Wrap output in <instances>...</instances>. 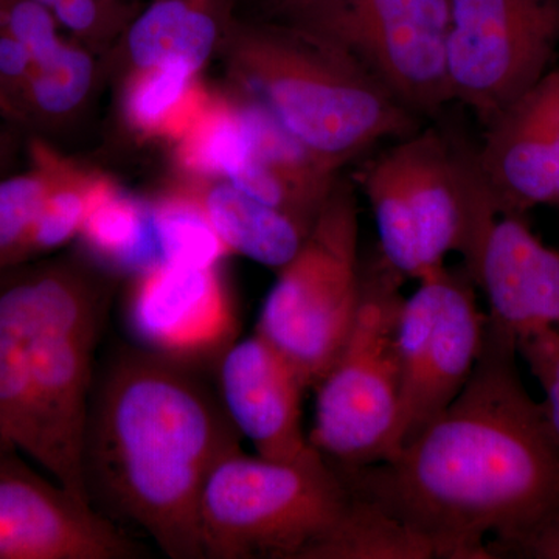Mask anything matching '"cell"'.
Instances as JSON below:
<instances>
[{
    "label": "cell",
    "instance_id": "cell-1",
    "mask_svg": "<svg viewBox=\"0 0 559 559\" xmlns=\"http://www.w3.org/2000/svg\"><path fill=\"white\" fill-rule=\"evenodd\" d=\"M516 353L487 320L476 367L439 417L384 462L336 466L433 558H492L559 511V437L522 384Z\"/></svg>",
    "mask_w": 559,
    "mask_h": 559
},
{
    "label": "cell",
    "instance_id": "cell-2",
    "mask_svg": "<svg viewBox=\"0 0 559 559\" xmlns=\"http://www.w3.org/2000/svg\"><path fill=\"white\" fill-rule=\"evenodd\" d=\"M241 433L183 364L146 349L112 360L92 390L87 488L171 559H201L200 503Z\"/></svg>",
    "mask_w": 559,
    "mask_h": 559
},
{
    "label": "cell",
    "instance_id": "cell-3",
    "mask_svg": "<svg viewBox=\"0 0 559 559\" xmlns=\"http://www.w3.org/2000/svg\"><path fill=\"white\" fill-rule=\"evenodd\" d=\"M221 49L237 92L270 110L331 173L382 139L417 132L409 108L353 58L319 40L234 14Z\"/></svg>",
    "mask_w": 559,
    "mask_h": 559
},
{
    "label": "cell",
    "instance_id": "cell-4",
    "mask_svg": "<svg viewBox=\"0 0 559 559\" xmlns=\"http://www.w3.org/2000/svg\"><path fill=\"white\" fill-rule=\"evenodd\" d=\"M105 305L97 275L75 261H27L0 272V336L20 349L31 382L38 466L87 502L84 447Z\"/></svg>",
    "mask_w": 559,
    "mask_h": 559
},
{
    "label": "cell",
    "instance_id": "cell-5",
    "mask_svg": "<svg viewBox=\"0 0 559 559\" xmlns=\"http://www.w3.org/2000/svg\"><path fill=\"white\" fill-rule=\"evenodd\" d=\"M358 495L336 466L250 457L237 451L210 474L200 503L210 559H323Z\"/></svg>",
    "mask_w": 559,
    "mask_h": 559
},
{
    "label": "cell",
    "instance_id": "cell-6",
    "mask_svg": "<svg viewBox=\"0 0 559 559\" xmlns=\"http://www.w3.org/2000/svg\"><path fill=\"white\" fill-rule=\"evenodd\" d=\"M364 191L381 255L418 282L444 267L448 253L469 263L500 213L476 157L463 156L433 130L414 132L378 157L364 176Z\"/></svg>",
    "mask_w": 559,
    "mask_h": 559
},
{
    "label": "cell",
    "instance_id": "cell-7",
    "mask_svg": "<svg viewBox=\"0 0 559 559\" xmlns=\"http://www.w3.org/2000/svg\"><path fill=\"white\" fill-rule=\"evenodd\" d=\"M267 22L353 58L412 112L452 100L447 68L450 0H271Z\"/></svg>",
    "mask_w": 559,
    "mask_h": 559
},
{
    "label": "cell",
    "instance_id": "cell-8",
    "mask_svg": "<svg viewBox=\"0 0 559 559\" xmlns=\"http://www.w3.org/2000/svg\"><path fill=\"white\" fill-rule=\"evenodd\" d=\"M403 275L381 259L360 271L359 307L347 340L316 385L310 443L331 465L381 462L399 414Z\"/></svg>",
    "mask_w": 559,
    "mask_h": 559
},
{
    "label": "cell",
    "instance_id": "cell-9",
    "mask_svg": "<svg viewBox=\"0 0 559 559\" xmlns=\"http://www.w3.org/2000/svg\"><path fill=\"white\" fill-rule=\"evenodd\" d=\"M359 213L355 191L336 180L297 255L278 271L257 334L316 388L347 340L359 307Z\"/></svg>",
    "mask_w": 559,
    "mask_h": 559
},
{
    "label": "cell",
    "instance_id": "cell-10",
    "mask_svg": "<svg viewBox=\"0 0 559 559\" xmlns=\"http://www.w3.org/2000/svg\"><path fill=\"white\" fill-rule=\"evenodd\" d=\"M473 283L465 270L459 274L441 267L404 299L399 325V414L384 460L439 417L468 382L487 323Z\"/></svg>",
    "mask_w": 559,
    "mask_h": 559
},
{
    "label": "cell",
    "instance_id": "cell-11",
    "mask_svg": "<svg viewBox=\"0 0 559 559\" xmlns=\"http://www.w3.org/2000/svg\"><path fill=\"white\" fill-rule=\"evenodd\" d=\"M559 43V0H450L452 100L485 123L547 73Z\"/></svg>",
    "mask_w": 559,
    "mask_h": 559
},
{
    "label": "cell",
    "instance_id": "cell-12",
    "mask_svg": "<svg viewBox=\"0 0 559 559\" xmlns=\"http://www.w3.org/2000/svg\"><path fill=\"white\" fill-rule=\"evenodd\" d=\"M140 549L94 503L0 443V559H130Z\"/></svg>",
    "mask_w": 559,
    "mask_h": 559
},
{
    "label": "cell",
    "instance_id": "cell-13",
    "mask_svg": "<svg viewBox=\"0 0 559 559\" xmlns=\"http://www.w3.org/2000/svg\"><path fill=\"white\" fill-rule=\"evenodd\" d=\"M124 322L140 348L183 366L219 359L238 334L237 307L219 266L159 261L132 275Z\"/></svg>",
    "mask_w": 559,
    "mask_h": 559
},
{
    "label": "cell",
    "instance_id": "cell-14",
    "mask_svg": "<svg viewBox=\"0 0 559 559\" xmlns=\"http://www.w3.org/2000/svg\"><path fill=\"white\" fill-rule=\"evenodd\" d=\"M476 162L500 213L559 205V70L489 121Z\"/></svg>",
    "mask_w": 559,
    "mask_h": 559
},
{
    "label": "cell",
    "instance_id": "cell-15",
    "mask_svg": "<svg viewBox=\"0 0 559 559\" xmlns=\"http://www.w3.org/2000/svg\"><path fill=\"white\" fill-rule=\"evenodd\" d=\"M218 362L221 403L259 457L283 463L319 457L301 426L307 385L277 348L255 333L235 341Z\"/></svg>",
    "mask_w": 559,
    "mask_h": 559
},
{
    "label": "cell",
    "instance_id": "cell-16",
    "mask_svg": "<svg viewBox=\"0 0 559 559\" xmlns=\"http://www.w3.org/2000/svg\"><path fill=\"white\" fill-rule=\"evenodd\" d=\"M489 304V325L514 341L559 331V253L532 234L516 213H499L469 263Z\"/></svg>",
    "mask_w": 559,
    "mask_h": 559
},
{
    "label": "cell",
    "instance_id": "cell-17",
    "mask_svg": "<svg viewBox=\"0 0 559 559\" xmlns=\"http://www.w3.org/2000/svg\"><path fill=\"white\" fill-rule=\"evenodd\" d=\"M230 0H154L127 25L135 70L183 64L200 73L221 49L231 16Z\"/></svg>",
    "mask_w": 559,
    "mask_h": 559
},
{
    "label": "cell",
    "instance_id": "cell-18",
    "mask_svg": "<svg viewBox=\"0 0 559 559\" xmlns=\"http://www.w3.org/2000/svg\"><path fill=\"white\" fill-rule=\"evenodd\" d=\"M230 253L282 270L297 255L312 224L271 207L229 180H186Z\"/></svg>",
    "mask_w": 559,
    "mask_h": 559
},
{
    "label": "cell",
    "instance_id": "cell-19",
    "mask_svg": "<svg viewBox=\"0 0 559 559\" xmlns=\"http://www.w3.org/2000/svg\"><path fill=\"white\" fill-rule=\"evenodd\" d=\"M79 238L91 255L114 271L135 275L159 263L148 202L100 176Z\"/></svg>",
    "mask_w": 559,
    "mask_h": 559
},
{
    "label": "cell",
    "instance_id": "cell-20",
    "mask_svg": "<svg viewBox=\"0 0 559 559\" xmlns=\"http://www.w3.org/2000/svg\"><path fill=\"white\" fill-rule=\"evenodd\" d=\"M198 75L183 64L134 70L123 94L128 127L145 139L178 142L212 95Z\"/></svg>",
    "mask_w": 559,
    "mask_h": 559
},
{
    "label": "cell",
    "instance_id": "cell-21",
    "mask_svg": "<svg viewBox=\"0 0 559 559\" xmlns=\"http://www.w3.org/2000/svg\"><path fill=\"white\" fill-rule=\"evenodd\" d=\"M252 154L237 94L210 95L189 130L175 143V160L191 180L229 179Z\"/></svg>",
    "mask_w": 559,
    "mask_h": 559
},
{
    "label": "cell",
    "instance_id": "cell-22",
    "mask_svg": "<svg viewBox=\"0 0 559 559\" xmlns=\"http://www.w3.org/2000/svg\"><path fill=\"white\" fill-rule=\"evenodd\" d=\"M31 154L49 171L50 191L28 240L27 261L79 238L100 180V175L66 160L43 140H33Z\"/></svg>",
    "mask_w": 559,
    "mask_h": 559
},
{
    "label": "cell",
    "instance_id": "cell-23",
    "mask_svg": "<svg viewBox=\"0 0 559 559\" xmlns=\"http://www.w3.org/2000/svg\"><path fill=\"white\" fill-rule=\"evenodd\" d=\"M148 204L162 261L212 267L231 255L200 202L183 183Z\"/></svg>",
    "mask_w": 559,
    "mask_h": 559
},
{
    "label": "cell",
    "instance_id": "cell-24",
    "mask_svg": "<svg viewBox=\"0 0 559 559\" xmlns=\"http://www.w3.org/2000/svg\"><path fill=\"white\" fill-rule=\"evenodd\" d=\"M94 72L91 55L62 40L49 57L35 62L22 103L24 124H58L72 117L90 95Z\"/></svg>",
    "mask_w": 559,
    "mask_h": 559
},
{
    "label": "cell",
    "instance_id": "cell-25",
    "mask_svg": "<svg viewBox=\"0 0 559 559\" xmlns=\"http://www.w3.org/2000/svg\"><path fill=\"white\" fill-rule=\"evenodd\" d=\"M31 170L0 179V272L27 263V246L50 191V175L32 159Z\"/></svg>",
    "mask_w": 559,
    "mask_h": 559
},
{
    "label": "cell",
    "instance_id": "cell-26",
    "mask_svg": "<svg viewBox=\"0 0 559 559\" xmlns=\"http://www.w3.org/2000/svg\"><path fill=\"white\" fill-rule=\"evenodd\" d=\"M58 27L55 14L36 0H0V28L24 44L35 62L62 43Z\"/></svg>",
    "mask_w": 559,
    "mask_h": 559
},
{
    "label": "cell",
    "instance_id": "cell-27",
    "mask_svg": "<svg viewBox=\"0 0 559 559\" xmlns=\"http://www.w3.org/2000/svg\"><path fill=\"white\" fill-rule=\"evenodd\" d=\"M51 13L61 27L83 39H103L128 25L123 0H60Z\"/></svg>",
    "mask_w": 559,
    "mask_h": 559
},
{
    "label": "cell",
    "instance_id": "cell-28",
    "mask_svg": "<svg viewBox=\"0 0 559 559\" xmlns=\"http://www.w3.org/2000/svg\"><path fill=\"white\" fill-rule=\"evenodd\" d=\"M518 353L544 390L547 415L559 437V331L549 330L518 341Z\"/></svg>",
    "mask_w": 559,
    "mask_h": 559
},
{
    "label": "cell",
    "instance_id": "cell-29",
    "mask_svg": "<svg viewBox=\"0 0 559 559\" xmlns=\"http://www.w3.org/2000/svg\"><path fill=\"white\" fill-rule=\"evenodd\" d=\"M33 68H35V60L31 50L10 33L0 28V86L20 112L22 124H24L22 103H24Z\"/></svg>",
    "mask_w": 559,
    "mask_h": 559
},
{
    "label": "cell",
    "instance_id": "cell-30",
    "mask_svg": "<svg viewBox=\"0 0 559 559\" xmlns=\"http://www.w3.org/2000/svg\"><path fill=\"white\" fill-rule=\"evenodd\" d=\"M559 559V511L492 551V558Z\"/></svg>",
    "mask_w": 559,
    "mask_h": 559
},
{
    "label": "cell",
    "instance_id": "cell-31",
    "mask_svg": "<svg viewBox=\"0 0 559 559\" xmlns=\"http://www.w3.org/2000/svg\"><path fill=\"white\" fill-rule=\"evenodd\" d=\"M0 117L11 121V123L22 124L20 112L14 108L13 103L9 100V97H7L2 86H0Z\"/></svg>",
    "mask_w": 559,
    "mask_h": 559
},
{
    "label": "cell",
    "instance_id": "cell-32",
    "mask_svg": "<svg viewBox=\"0 0 559 559\" xmlns=\"http://www.w3.org/2000/svg\"><path fill=\"white\" fill-rule=\"evenodd\" d=\"M11 138L7 132L0 131V171L5 167L7 160H9L11 154Z\"/></svg>",
    "mask_w": 559,
    "mask_h": 559
},
{
    "label": "cell",
    "instance_id": "cell-33",
    "mask_svg": "<svg viewBox=\"0 0 559 559\" xmlns=\"http://www.w3.org/2000/svg\"><path fill=\"white\" fill-rule=\"evenodd\" d=\"M36 2L43 3L44 7H47V9L51 11L53 10V7L60 2V0H36Z\"/></svg>",
    "mask_w": 559,
    "mask_h": 559
},
{
    "label": "cell",
    "instance_id": "cell-34",
    "mask_svg": "<svg viewBox=\"0 0 559 559\" xmlns=\"http://www.w3.org/2000/svg\"><path fill=\"white\" fill-rule=\"evenodd\" d=\"M248 2L250 3V7H252V9H257V7L263 5V3L271 2V0H248Z\"/></svg>",
    "mask_w": 559,
    "mask_h": 559
}]
</instances>
